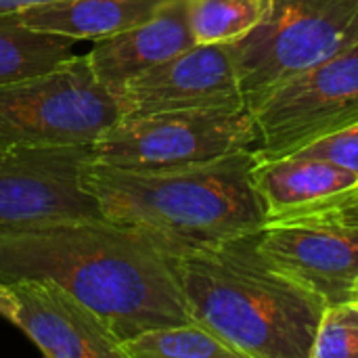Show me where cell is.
<instances>
[{"mask_svg": "<svg viewBox=\"0 0 358 358\" xmlns=\"http://www.w3.org/2000/svg\"><path fill=\"white\" fill-rule=\"evenodd\" d=\"M50 279L99 313L124 340L193 323L172 254L149 233L90 220L0 233V281Z\"/></svg>", "mask_w": 358, "mask_h": 358, "instance_id": "cell-1", "label": "cell"}, {"mask_svg": "<svg viewBox=\"0 0 358 358\" xmlns=\"http://www.w3.org/2000/svg\"><path fill=\"white\" fill-rule=\"evenodd\" d=\"M256 233L172 254L191 319L239 358H310L325 302L277 268Z\"/></svg>", "mask_w": 358, "mask_h": 358, "instance_id": "cell-2", "label": "cell"}, {"mask_svg": "<svg viewBox=\"0 0 358 358\" xmlns=\"http://www.w3.org/2000/svg\"><path fill=\"white\" fill-rule=\"evenodd\" d=\"M256 151L168 170H122L90 164L86 185L103 216L157 239L170 254L216 245L268 222L254 180Z\"/></svg>", "mask_w": 358, "mask_h": 358, "instance_id": "cell-3", "label": "cell"}, {"mask_svg": "<svg viewBox=\"0 0 358 358\" xmlns=\"http://www.w3.org/2000/svg\"><path fill=\"white\" fill-rule=\"evenodd\" d=\"M357 44L358 0H268L262 23L231 44L245 107Z\"/></svg>", "mask_w": 358, "mask_h": 358, "instance_id": "cell-4", "label": "cell"}, {"mask_svg": "<svg viewBox=\"0 0 358 358\" xmlns=\"http://www.w3.org/2000/svg\"><path fill=\"white\" fill-rule=\"evenodd\" d=\"M122 117L86 55L25 80L0 84V149L92 143Z\"/></svg>", "mask_w": 358, "mask_h": 358, "instance_id": "cell-5", "label": "cell"}, {"mask_svg": "<svg viewBox=\"0 0 358 358\" xmlns=\"http://www.w3.org/2000/svg\"><path fill=\"white\" fill-rule=\"evenodd\" d=\"M256 147L248 107L180 109L120 117L94 143V164L122 170H168Z\"/></svg>", "mask_w": 358, "mask_h": 358, "instance_id": "cell-6", "label": "cell"}, {"mask_svg": "<svg viewBox=\"0 0 358 358\" xmlns=\"http://www.w3.org/2000/svg\"><path fill=\"white\" fill-rule=\"evenodd\" d=\"M92 143L0 149V233L107 220L84 178Z\"/></svg>", "mask_w": 358, "mask_h": 358, "instance_id": "cell-7", "label": "cell"}, {"mask_svg": "<svg viewBox=\"0 0 358 358\" xmlns=\"http://www.w3.org/2000/svg\"><path fill=\"white\" fill-rule=\"evenodd\" d=\"M252 113L258 157L292 155L358 124V44L281 84Z\"/></svg>", "mask_w": 358, "mask_h": 358, "instance_id": "cell-8", "label": "cell"}, {"mask_svg": "<svg viewBox=\"0 0 358 358\" xmlns=\"http://www.w3.org/2000/svg\"><path fill=\"white\" fill-rule=\"evenodd\" d=\"M262 254L325 306L355 302L358 292V227L302 216L268 220L258 229Z\"/></svg>", "mask_w": 358, "mask_h": 358, "instance_id": "cell-9", "label": "cell"}, {"mask_svg": "<svg viewBox=\"0 0 358 358\" xmlns=\"http://www.w3.org/2000/svg\"><path fill=\"white\" fill-rule=\"evenodd\" d=\"M115 101L122 117L245 107L231 44H195L128 80Z\"/></svg>", "mask_w": 358, "mask_h": 358, "instance_id": "cell-10", "label": "cell"}, {"mask_svg": "<svg viewBox=\"0 0 358 358\" xmlns=\"http://www.w3.org/2000/svg\"><path fill=\"white\" fill-rule=\"evenodd\" d=\"M17 325L48 358H122V338L90 306L50 279L6 283Z\"/></svg>", "mask_w": 358, "mask_h": 358, "instance_id": "cell-11", "label": "cell"}, {"mask_svg": "<svg viewBox=\"0 0 358 358\" xmlns=\"http://www.w3.org/2000/svg\"><path fill=\"white\" fill-rule=\"evenodd\" d=\"M195 44L189 0H168L151 19L96 40L86 61L96 82L115 96L128 80Z\"/></svg>", "mask_w": 358, "mask_h": 358, "instance_id": "cell-12", "label": "cell"}, {"mask_svg": "<svg viewBox=\"0 0 358 358\" xmlns=\"http://www.w3.org/2000/svg\"><path fill=\"white\" fill-rule=\"evenodd\" d=\"M254 180L268 220L308 216L358 191V174L298 153L283 157L256 155Z\"/></svg>", "mask_w": 358, "mask_h": 358, "instance_id": "cell-13", "label": "cell"}, {"mask_svg": "<svg viewBox=\"0 0 358 358\" xmlns=\"http://www.w3.org/2000/svg\"><path fill=\"white\" fill-rule=\"evenodd\" d=\"M168 0H61L10 19L69 40H103L151 19Z\"/></svg>", "mask_w": 358, "mask_h": 358, "instance_id": "cell-14", "label": "cell"}, {"mask_svg": "<svg viewBox=\"0 0 358 358\" xmlns=\"http://www.w3.org/2000/svg\"><path fill=\"white\" fill-rule=\"evenodd\" d=\"M76 40L31 29L10 17H0V84L46 73L67 63Z\"/></svg>", "mask_w": 358, "mask_h": 358, "instance_id": "cell-15", "label": "cell"}, {"mask_svg": "<svg viewBox=\"0 0 358 358\" xmlns=\"http://www.w3.org/2000/svg\"><path fill=\"white\" fill-rule=\"evenodd\" d=\"M122 358H239L197 323L145 329L120 344Z\"/></svg>", "mask_w": 358, "mask_h": 358, "instance_id": "cell-16", "label": "cell"}, {"mask_svg": "<svg viewBox=\"0 0 358 358\" xmlns=\"http://www.w3.org/2000/svg\"><path fill=\"white\" fill-rule=\"evenodd\" d=\"M268 0H189L197 44H233L262 23Z\"/></svg>", "mask_w": 358, "mask_h": 358, "instance_id": "cell-17", "label": "cell"}, {"mask_svg": "<svg viewBox=\"0 0 358 358\" xmlns=\"http://www.w3.org/2000/svg\"><path fill=\"white\" fill-rule=\"evenodd\" d=\"M310 358H358V306L355 302L325 306Z\"/></svg>", "mask_w": 358, "mask_h": 358, "instance_id": "cell-18", "label": "cell"}, {"mask_svg": "<svg viewBox=\"0 0 358 358\" xmlns=\"http://www.w3.org/2000/svg\"><path fill=\"white\" fill-rule=\"evenodd\" d=\"M296 153L338 164V166L358 174V124L348 126L344 130H338L334 134H327Z\"/></svg>", "mask_w": 358, "mask_h": 358, "instance_id": "cell-19", "label": "cell"}, {"mask_svg": "<svg viewBox=\"0 0 358 358\" xmlns=\"http://www.w3.org/2000/svg\"><path fill=\"white\" fill-rule=\"evenodd\" d=\"M315 218H325V220H334V222H342V224H352L358 227V191L336 199L334 203L325 206L323 210L308 214ZM302 218V216H300Z\"/></svg>", "mask_w": 358, "mask_h": 358, "instance_id": "cell-20", "label": "cell"}, {"mask_svg": "<svg viewBox=\"0 0 358 358\" xmlns=\"http://www.w3.org/2000/svg\"><path fill=\"white\" fill-rule=\"evenodd\" d=\"M52 2H61V0H0V17L17 15L29 8H40Z\"/></svg>", "mask_w": 358, "mask_h": 358, "instance_id": "cell-21", "label": "cell"}, {"mask_svg": "<svg viewBox=\"0 0 358 358\" xmlns=\"http://www.w3.org/2000/svg\"><path fill=\"white\" fill-rule=\"evenodd\" d=\"M0 317L6 319L8 323L15 317V300H13V294L8 289V285L2 283V281H0Z\"/></svg>", "mask_w": 358, "mask_h": 358, "instance_id": "cell-22", "label": "cell"}, {"mask_svg": "<svg viewBox=\"0 0 358 358\" xmlns=\"http://www.w3.org/2000/svg\"><path fill=\"white\" fill-rule=\"evenodd\" d=\"M355 304H357V306H358V292H357V298H355Z\"/></svg>", "mask_w": 358, "mask_h": 358, "instance_id": "cell-23", "label": "cell"}]
</instances>
